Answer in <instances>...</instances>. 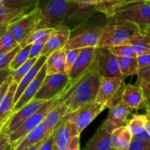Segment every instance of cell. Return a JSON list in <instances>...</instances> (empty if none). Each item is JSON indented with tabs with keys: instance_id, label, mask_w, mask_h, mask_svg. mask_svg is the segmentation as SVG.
I'll list each match as a JSON object with an SVG mask.
<instances>
[{
	"instance_id": "cell-1",
	"label": "cell",
	"mask_w": 150,
	"mask_h": 150,
	"mask_svg": "<svg viewBox=\"0 0 150 150\" xmlns=\"http://www.w3.org/2000/svg\"><path fill=\"white\" fill-rule=\"evenodd\" d=\"M38 7L40 14L35 31L56 29L60 26H67L72 30L99 13L95 5H82L70 0H40Z\"/></svg>"
},
{
	"instance_id": "cell-2",
	"label": "cell",
	"mask_w": 150,
	"mask_h": 150,
	"mask_svg": "<svg viewBox=\"0 0 150 150\" xmlns=\"http://www.w3.org/2000/svg\"><path fill=\"white\" fill-rule=\"evenodd\" d=\"M101 76L97 68L96 60L87 72L70 89L63 92L59 96L54 100L52 106L63 103L66 107L64 117L71 114L89 102L95 100Z\"/></svg>"
},
{
	"instance_id": "cell-3",
	"label": "cell",
	"mask_w": 150,
	"mask_h": 150,
	"mask_svg": "<svg viewBox=\"0 0 150 150\" xmlns=\"http://www.w3.org/2000/svg\"><path fill=\"white\" fill-rule=\"evenodd\" d=\"M106 16L100 13L94 15L70 31V37L64 49H81L97 48L104 27L107 23Z\"/></svg>"
},
{
	"instance_id": "cell-4",
	"label": "cell",
	"mask_w": 150,
	"mask_h": 150,
	"mask_svg": "<svg viewBox=\"0 0 150 150\" xmlns=\"http://www.w3.org/2000/svg\"><path fill=\"white\" fill-rule=\"evenodd\" d=\"M107 18V23L98 43L99 48L110 49L113 47L125 45L132 38L142 32L141 28L134 23L113 18Z\"/></svg>"
},
{
	"instance_id": "cell-5",
	"label": "cell",
	"mask_w": 150,
	"mask_h": 150,
	"mask_svg": "<svg viewBox=\"0 0 150 150\" xmlns=\"http://www.w3.org/2000/svg\"><path fill=\"white\" fill-rule=\"evenodd\" d=\"M106 17L130 21L142 30L150 26V1L122 0Z\"/></svg>"
},
{
	"instance_id": "cell-6",
	"label": "cell",
	"mask_w": 150,
	"mask_h": 150,
	"mask_svg": "<svg viewBox=\"0 0 150 150\" xmlns=\"http://www.w3.org/2000/svg\"><path fill=\"white\" fill-rule=\"evenodd\" d=\"M40 14L39 7H37L20 18L7 25V31L15 40L22 47L26 45V42L31 34L35 31Z\"/></svg>"
},
{
	"instance_id": "cell-7",
	"label": "cell",
	"mask_w": 150,
	"mask_h": 150,
	"mask_svg": "<svg viewBox=\"0 0 150 150\" xmlns=\"http://www.w3.org/2000/svg\"><path fill=\"white\" fill-rule=\"evenodd\" d=\"M107 108H108L107 103H101L94 100L82 105L63 119L73 123L77 128L79 134L81 135L83 130Z\"/></svg>"
},
{
	"instance_id": "cell-8",
	"label": "cell",
	"mask_w": 150,
	"mask_h": 150,
	"mask_svg": "<svg viewBox=\"0 0 150 150\" xmlns=\"http://www.w3.org/2000/svg\"><path fill=\"white\" fill-rule=\"evenodd\" d=\"M70 82L67 73L47 75L34 99L36 100H54L64 91Z\"/></svg>"
},
{
	"instance_id": "cell-9",
	"label": "cell",
	"mask_w": 150,
	"mask_h": 150,
	"mask_svg": "<svg viewBox=\"0 0 150 150\" xmlns=\"http://www.w3.org/2000/svg\"><path fill=\"white\" fill-rule=\"evenodd\" d=\"M54 100L47 101L36 113L31 116L20 127L9 135L10 144L18 145L22 139L43 122L47 114L51 108Z\"/></svg>"
},
{
	"instance_id": "cell-10",
	"label": "cell",
	"mask_w": 150,
	"mask_h": 150,
	"mask_svg": "<svg viewBox=\"0 0 150 150\" xmlns=\"http://www.w3.org/2000/svg\"><path fill=\"white\" fill-rule=\"evenodd\" d=\"M95 60L98 73L103 78H120L122 79L118 59L110 49L106 48H96Z\"/></svg>"
},
{
	"instance_id": "cell-11",
	"label": "cell",
	"mask_w": 150,
	"mask_h": 150,
	"mask_svg": "<svg viewBox=\"0 0 150 150\" xmlns=\"http://www.w3.org/2000/svg\"><path fill=\"white\" fill-rule=\"evenodd\" d=\"M96 48L92 47V48H84L81 49L80 54L73 68L68 74L70 82L64 91L73 86L89 70L95 59Z\"/></svg>"
},
{
	"instance_id": "cell-12",
	"label": "cell",
	"mask_w": 150,
	"mask_h": 150,
	"mask_svg": "<svg viewBox=\"0 0 150 150\" xmlns=\"http://www.w3.org/2000/svg\"><path fill=\"white\" fill-rule=\"evenodd\" d=\"M133 108L122 101L114 106L110 107L108 116L101 127L109 134H111L117 129L125 126Z\"/></svg>"
},
{
	"instance_id": "cell-13",
	"label": "cell",
	"mask_w": 150,
	"mask_h": 150,
	"mask_svg": "<svg viewBox=\"0 0 150 150\" xmlns=\"http://www.w3.org/2000/svg\"><path fill=\"white\" fill-rule=\"evenodd\" d=\"M47 101L36 100L33 99L21 109L15 112L3 128L8 135L18 128L27 119L36 113Z\"/></svg>"
},
{
	"instance_id": "cell-14",
	"label": "cell",
	"mask_w": 150,
	"mask_h": 150,
	"mask_svg": "<svg viewBox=\"0 0 150 150\" xmlns=\"http://www.w3.org/2000/svg\"><path fill=\"white\" fill-rule=\"evenodd\" d=\"M70 29L64 26L56 28L41 52V55L48 57L55 51L63 49L70 37Z\"/></svg>"
},
{
	"instance_id": "cell-15",
	"label": "cell",
	"mask_w": 150,
	"mask_h": 150,
	"mask_svg": "<svg viewBox=\"0 0 150 150\" xmlns=\"http://www.w3.org/2000/svg\"><path fill=\"white\" fill-rule=\"evenodd\" d=\"M79 135L76 125L62 119L60 124L54 130V145L58 150H65L70 141Z\"/></svg>"
},
{
	"instance_id": "cell-16",
	"label": "cell",
	"mask_w": 150,
	"mask_h": 150,
	"mask_svg": "<svg viewBox=\"0 0 150 150\" xmlns=\"http://www.w3.org/2000/svg\"><path fill=\"white\" fill-rule=\"evenodd\" d=\"M46 76V64H45L40 71L39 72L38 76H36V78L31 82L30 84L28 86V87L25 89L23 93L20 97L16 103L14 108H13V114L21 109L22 107L26 105V104L30 103L34 99L36 94L39 91L41 85L43 83Z\"/></svg>"
},
{
	"instance_id": "cell-17",
	"label": "cell",
	"mask_w": 150,
	"mask_h": 150,
	"mask_svg": "<svg viewBox=\"0 0 150 150\" xmlns=\"http://www.w3.org/2000/svg\"><path fill=\"white\" fill-rule=\"evenodd\" d=\"M122 79L120 78L101 77L99 90L95 101L101 103H107L111 100L115 94L123 83Z\"/></svg>"
},
{
	"instance_id": "cell-18",
	"label": "cell",
	"mask_w": 150,
	"mask_h": 150,
	"mask_svg": "<svg viewBox=\"0 0 150 150\" xmlns=\"http://www.w3.org/2000/svg\"><path fill=\"white\" fill-rule=\"evenodd\" d=\"M18 83L13 82L4 100L0 105V131L13 114V108L15 105L14 99Z\"/></svg>"
},
{
	"instance_id": "cell-19",
	"label": "cell",
	"mask_w": 150,
	"mask_h": 150,
	"mask_svg": "<svg viewBox=\"0 0 150 150\" xmlns=\"http://www.w3.org/2000/svg\"><path fill=\"white\" fill-rule=\"evenodd\" d=\"M122 102L133 109L145 107V100L142 87L127 84L125 88Z\"/></svg>"
},
{
	"instance_id": "cell-20",
	"label": "cell",
	"mask_w": 150,
	"mask_h": 150,
	"mask_svg": "<svg viewBox=\"0 0 150 150\" xmlns=\"http://www.w3.org/2000/svg\"><path fill=\"white\" fill-rule=\"evenodd\" d=\"M47 59H48L47 57L41 55L40 57L38 59V60H37L35 64L33 65V67L31 68V70L28 72L27 74L22 79V80L21 81L20 83L18 84L17 90H16L14 99L15 104H16V103L20 97L21 96L22 94L23 93L25 89H26V88L28 87V86L30 84L31 82H32V81L36 78V76H38V74L39 73V72L40 71L42 67H43L44 64L46 63Z\"/></svg>"
},
{
	"instance_id": "cell-21",
	"label": "cell",
	"mask_w": 150,
	"mask_h": 150,
	"mask_svg": "<svg viewBox=\"0 0 150 150\" xmlns=\"http://www.w3.org/2000/svg\"><path fill=\"white\" fill-rule=\"evenodd\" d=\"M83 150H114L111 146V134L100 127L87 142Z\"/></svg>"
},
{
	"instance_id": "cell-22",
	"label": "cell",
	"mask_w": 150,
	"mask_h": 150,
	"mask_svg": "<svg viewBox=\"0 0 150 150\" xmlns=\"http://www.w3.org/2000/svg\"><path fill=\"white\" fill-rule=\"evenodd\" d=\"M65 49L64 48L50 55L45 63L47 75L65 73Z\"/></svg>"
},
{
	"instance_id": "cell-23",
	"label": "cell",
	"mask_w": 150,
	"mask_h": 150,
	"mask_svg": "<svg viewBox=\"0 0 150 150\" xmlns=\"http://www.w3.org/2000/svg\"><path fill=\"white\" fill-rule=\"evenodd\" d=\"M66 107L63 103L51 107L42 122L50 133H53L57 129L62 119L64 117Z\"/></svg>"
},
{
	"instance_id": "cell-24",
	"label": "cell",
	"mask_w": 150,
	"mask_h": 150,
	"mask_svg": "<svg viewBox=\"0 0 150 150\" xmlns=\"http://www.w3.org/2000/svg\"><path fill=\"white\" fill-rule=\"evenodd\" d=\"M111 136V146L114 150H125L133 139V135L126 125L113 132Z\"/></svg>"
},
{
	"instance_id": "cell-25",
	"label": "cell",
	"mask_w": 150,
	"mask_h": 150,
	"mask_svg": "<svg viewBox=\"0 0 150 150\" xmlns=\"http://www.w3.org/2000/svg\"><path fill=\"white\" fill-rule=\"evenodd\" d=\"M50 134L51 133L48 131L44 123L42 122L38 127H35L34 130H32L30 133H28L22 139V141L19 143V144L24 149H28L32 147V146H33L34 145L36 144L39 143L40 142L43 140Z\"/></svg>"
},
{
	"instance_id": "cell-26",
	"label": "cell",
	"mask_w": 150,
	"mask_h": 150,
	"mask_svg": "<svg viewBox=\"0 0 150 150\" xmlns=\"http://www.w3.org/2000/svg\"><path fill=\"white\" fill-rule=\"evenodd\" d=\"M31 10L25 9L10 8L3 4H0V27L7 26L14 21L20 18L30 12Z\"/></svg>"
},
{
	"instance_id": "cell-27",
	"label": "cell",
	"mask_w": 150,
	"mask_h": 150,
	"mask_svg": "<svg viewBox=\"0 0 150 150\" xmlns=\"http://www.w3.org/2000/svg\"><path fill=\"white\" fill-rule=\"evenodd\" d=\"M117 59L123 81L128 76L137 74L139 70L137 58L117 57Z\"/></svg>"
},
{
	"instance_id": "cell-28",
	"label": "cell",
	"mask_w": 150,
	"mask_h": 150,
	"mask_svg": "<svg viewBox=\"0 0 150 150\" xmlns=\"http://www.w3.org/2000/svg\"><path fill=\"white\" fill-rule=\"evenodd\" d=\"M149 120L147 115H134L126 122V126L133 136L138 135L145 131V125Z\"/></svg>"
},
{
	"instance_id": "cell-29",
	"label": "cell",
	"mask_w": 150,
	"mask_h": 150,
	"mask_svg": "<svg viewBox=\"0 0 150 150\" xmlns=\"http://www.w3.org/2000/svg\"><path fill=\"white\" fill-rule=\"evenodd\" d=\"M31 47H32V44L25 45L24 47H22L19 50V51L16 54L10 63V67H9V70L10 71H16L29 59Z\"/></svg>"
},
{
	"instance_id": "cell-30",
	"label": "cell",
	"mask_w": 150,
	"mask_h": 150,
	"mask_svg": "<svg viewBox=\"0 0 150 150\" xmlns=\"http://www.w3.org/2000/svg\"><path fill=\"white\" fill-rule=\"evenodd\" d=\"M40 0H3L2 4L10 8L32 10L38 7Z\"/></svg>"
},
{
	"instance_id": "cell-31",
	"label": "cell",
	"mask_w": 150,
	"mask_h": 150,
	"mask_svg": "<svg viewBox=\"0 0 150 150\" xmlns=\"http://www.w3.org/2000/svg\"><path fill=\"white\" fill-rule=\"evenodd\" d=\"M38 58L29 59L18 70H16V71H11V75L13 76V82L18 84L22 80V79L27 74L28 72L33 67V65L35 64V62H36Z\"/></svg>"
},
{
	"instance_id": "cell-32",
	"label": "cell",
	"mask_w": 150,
	"mask_h": 150,
	"mask_svg": "<svg viewBox=\"0 0 150 150\" xmlns=\"http://www.w3.org/2000/svg\"><path fill=\"white\" fill-rule=\"evenodd\" d=\"M18 45L11 34L7 31L4 36L0 39V55L10 52Z\"/></svg>"
},
{
	"instance_id": "cell-33",
	"label": "cell",
	"mask_w": 150,
	"mask_h": 150,
	"mask_svg": "<svg viewBox=\"0 0 150 150\" xmlns=\"http://www.w3.org/2000/svg\"><path fill=\"white\" fill-rule=\"evenodd\" d=\"M125 45H136L150 49V35L142 32L139 35L132 38Z\"/></svg>"
},
{
	"instance_id": "cell-34",
	"label": "cell",
	"mask_w": 150,
	"mask_h": 150,
	"mask_svg": "<svg viewBox=\"0 0 150 150\" xmlns=\"http://www.w3.org/2000/svg\"><path fill=\"white\" fill-rule=\"evenodd\" d=\"M122 1V0H100V2L95 5V8L98 13L107 16L111 10Z\"/></svg>"
},
{
	"instance_id": "cell-35",
	"label": "cell",
	"mask_w": 150,
	"mask_h": 150,
	"mask_svg": "<svg viewBox=\"0 0 150 150\" xmlns=\"http://www.w3.org/2000/svg\"><path fill=\"white\" fill-rule=\"evenodd\" d=\"M21 48L22 45H18L16 48L10 51V52L0 55V73L3 70H8L12 60L13 59L15 56L16 55V54L18 52L19 50Z\"/></svg>"
},
{
	"instance_id": "cell-36",
	"label": "cell",
	"mask_w": 150,
	"mask_h": 150,
	"mask_svg": "<svg viewBox=\"0 0 150 150\" xmlns=\"http://www.w3.org/2000/svg\"><path fill=\"white\" fill-rule=\"evenodd\" d=\"M110 51L117 57L137 58V55L135 53L133 46L130 45H121L113 47L110 48Z\"/></svg>"
},
{
	"instance_id": "cell-37",
	"label": "cell",
	"mask_w": 150,
	"mask_h": 150,
	"mask_svg": "<svg viewBox=\"0 0 150 150\" xmlns=\"http://www.w3.org/2000/svg\"><path fill=\"white\" fill-rule=\"evenodd\" d=\"M80 52L81 49L65 50V73L67 75L70 73V70L73 68Z\"/></svg>"
},
{
	"instance_id": "cell-38",
	"label": "cell",
	"mask_w": 150,
	"mask_h": 150,
	"mask_svg": "<svg viewBox=\"0 0 150 150\" xmlns=\"http://www.w3.org/2000/svg\"><path fill=\"white\" fill-rule=\"evenodd\" d=\"M136 75L137 80L134 86L141 87L142 85L150 83V65L139 69Z\"/></svg>"
},
{
	"instance_id": "cell-39",
	"label": "cell",
	"mask_w": 150,
	"mask_h": 150,
	"mask_svg": "<svg viewBox=\"0 0 150 150\" xmlns=\"http://www.w3.org/2000/svg\"><path fill=\"white\" fill-rule=\"evenodd\" d=\"M54 29H42L35 31V32H33L31 34V35L27 39L26 42V45L33 44L35 41L39 40L40 38H42V37L45 36V35H48V34L52 33Z\"/></svg>"
},
{
	"instance_id": "cell-40",
	"label": "cell",
	"mask_w": 150,
	"mask_h": 150,
	"mask_svg": "<svg viewBox=\"0 0 150 150\" xmlns=\"http://www.w3.org/2000/svg\"><path fill=\"white\" fill-rule=\"evenodd\" d=\"M125 150H150V141L132 139L130 146Z\"/></svg>"
},
{
	"instance_id": "cell-41",
	"label": "cell",
	"mask_w": 150,
	"mask_h": 150,
	"mask_svg": "<svg viewBox=\"0 0 150 150\" xmlns=\"http://www.w3.org/2000/svg\"><path fill=\"white\" fill-rule=\"evenodd\" d=\"M13 82V76L11 75V72L10 74L8 75L4 81L1 84V87H0V105L1 104L2 101L4 100V98H5L6 95H7V92L9 90V88L11 86V84Z\"/></svg>"
},
{
	"instance_id": "cell-42",
	"label": "cell",
	"mask_w": 150,
	"mask_h": 150,
	"mask_svg": "<svg viewBox=\"0 0 150 150\" xmlns=\"http://www.w3.org/2000/svg\"><path fill=\"white\" fill-rule=\"evenodd\" d=\"M54 146V131L46 138L39 150H53Z\"/></svg>"
},
{
	"instance_id": "cell-43",
	"label": "cell",
	"mask_w": 150,
	"mask_h": 150,
	"mask_svg": "<svg viewBox=\"0 0 150 150\" xmlns=\"http://www.w3.org/2000/svg\"><path fill=\"white\" fill-rule=\"evenodd\" d=\"M44 48V45L40 44H32L31 47L30 54H29V59L38 58L41 56V52Z\"/></svg>"
},
{
	"instance_id": "cell-44",
	"label": "cell",
	"mask_w": 150,
	"mask_h": 150,
	"mask_svg": "<svg viewBox=\"0 0 150 150\" xmlns=\"http://www.w3.org/2000/svg\"><path fill=\"white\" fill-rule=\"evenodd\" d=\"M9 135L6 133L4 128L0 131V150H5L10 145Z\"/></svg>"
},
{
	"instance_id": "cell-45",
	"label": "cell",
	"mask_w": 150,
	"mask_h": 150,
	"mask_svg": "<svg viewBox=\"0 0 150 150\" xmlns=\"http://www.w3.org/2000/svg\"><path fill=\"white\" fill-rule=\"evenodd\" d=\"M65 150H81L80 149V136H76L70 141Z\"/></svg>"
},
{
	"instance_id": "cell-46",
	"label": "cell",
	"mask_w": 150,
	"mask_h": 150,
	"mask_svg": "<svg viewBox=\"0 0 150 150\" xmlns=\"http://www.w3.org/2000/svg\"><path fill=\"white\" fill-rule=\"evenodd\" d=\"M137 60L139 69L149 66L150 65V54H146V55L138 57Z\"/></svg>"
},
{
	"instance_id": "cell-47",
	"label": "cell",
	"mask_w": 150,
	"mask_h": 150,
	"mask_svg": "<svg viewBox=\"0 0 150 150\" xmlns=\"http://www.w3.org/2000/svg\"><path fill=\"white\" fill-rule=\"evenodd\" d=\"M132 46H133L135 53L137 55V57H140V56L146 55V54H150V49L143 48V47L136 46V45H132Z\"/></svg>"
},
{
	"instance_id": "cell-48",
	"label": "cell",
	"mask_w": 150,
	"mask_h": 150,
	"mask_svg": "<svg viewBox=\"0 0 150 150\" xmlns=\"http://www.w3.org/2000/svg\"><path fill=\"white\" fill-rule=\"evenodd\" d=\"M100 0H73V1H76L78 4L86 6L97 5L100 2Z\"/></svg>"
},
{
	"instance_id": "cell-49",
	"label": "cell",
	"mask_w": 150,
	"mask_h": 150,
	"mask_svg": "<svg viewBox=\"0 0 150 150\" xmlns=\"http://www.w3.org/2000/svg\"><path fill=\"white\" fill-rule=\"evenodd\" d=\"M133 139H136V140H140V141H150V136L147 133V132L145 130V131H144L143 133H141L138 135L133 136Z\"/></svg>"
},
{
	"instance_id": "cell-50",
	"label": "cell",
	"mask_w": 150,
	"mask_h": 150,
	"mask_svg": "<svg viewBox=\"0 0 150 150\" xmlns=\"http://www.w3.org/2000/svg\"><path fill=\"white\" fill-rule=\"evenodd\" d=\"M141 87H142V91H143L145 101L146 100L150 99V83L142 85Z\"/></svg>"
},
{
	"instance_id": "cell-51",
	"label": "cell",
	"mask_w": 150,
	"mask_h": 150,
	"mask_svg": "<svg viewBox=\"0 0 150 150\" xmlns=\"http://www.w3.org/2000/svg\"><path fill=\"white\" fill-rule=\"evenodd\" d=\"M10 70H3L0 73V87H1V84L3 83V82L4 81V80L6 79V78L8 76V75L10 73Z\"/></svg>"
},
{
	"instance_id": "cell-52",
	"label": "cell",
	"mask_w": 150,
	"mask_h": 150,
	"mask_svg": "<svg viewBox=\"0 0 150 150\" xmlns=\"http://www.w3.org/2000/svg\"><path fill=\"white\" fill-rule=\"evenodd\" d=\"M48 136H47V137H48ZM46 138H45V139H44L43 140L41 141V142H40L39 143H38V144H35V145H34L33 146H32V147H30V148H29V149H28L27 150H39L40 147L41 145L42 144V143H43V142H44V141H45V139H46Z\"/></svg>"
},
{
	"instance_id": "cell-53",
	"label": "cell",
	"mask_w": 150,
	"mask_h": 150,
	"mask_svg": "<svg viewBox=\"0 0 150 150\" xmlns=\"http://www.w3.org/2000/svg\"><path fill=\"white\" fill-rule=\"evenodd\" d=\"M7 26H4L0 27V39L4 36V35L7 32Z\"/></svg>"
},
{
	"instance_id": "cell-54",
	"label": "cell",
	"mask_w": 150,
	"mask_h": 150,
	"mask_svg": "<svg viewBox=\"0 0 150 150\" xmlns=\"http://www.w3.org/2000/svg\"><path fill=\"white\" fill-rule=\"evenodd\" d=\"M145 130L147 132V133L150 136V120H148V121L146 122V125H145Z\"/></svg>"
},
{
	"instance_id": "cell-55",
	"label": "cell",
	"mask_w": 150,
	"mask_h": 150,
	"mask_svg": "<svg viewBox=\"0 0 150 150\" xmlns=\"http://www.w3.org/2000/svg\"><path fill=\"white\" fill-rule=\"evenodd\" d=\"M142 32H144V33L149 34L150 35V26H148V27H145L144 29H143L142 30Z\"/></svg>"
},
{
	"instance_id": "cell-56",
	"label": "cell",
	"mask_w": 150,
	"mask_h": 150,
	"mask_svg": "<svg viewBox=\"0 0 150 150\" xmlns=\"http://www.w3.org/2000/svg\"><path fill=\"white\" fill-rule=\"evenodd\" d=\"M18 145H16V144H10L8 147H7L5 150H13Z\"/></svg>"
},
{
	"instance_id": "cell-57",
	"label": "cell",
	"mask_w": 150,
	"mask_h": 150,
	"mask_svg": "<svg viewBox=\"0 0 150 150\" xmlns=\"http://www.w3.org/2000/svg\"><path fill=\"white\" fill-rule=\"evenodd\" d=\"M13 150H27V149H24L23 147H22V146L18 144V146H16V147Z\"/></svg>"
},
{
	"instance_id": "cell-58",
	"label": "cell",
	"mask_w": 150,
	"mask_h": 150,
	"mask_svg": "<svg viewBox=\"0 0 150 150\" xmlns=\"http://www.w3.org/2000/svg\"><path fill=\"white\" fill-rule=\"evenodd\" d=\"M148 107H150V99L145 101V108H148Z\"/></svg>"
},
{
	"instance_id": "cell-59",
	"label": "cell",
	"mask_w": 150,
	"mask_h": 150,
	"mask_svg": "<svg viewBox=\"0 0 150 150\" xmlns=\"http://www.w3.org/2000/svg\"><path fill=\"white\" fill-rule=\"evenodd\" d=\"M146 115H147L149 120H150V107L146 108Z\"/></svg>"
},
{
	"instance_id": "cell-60",
	"label": "cell",
	"mask_w": 150,
	"mask_h": 150,
	"mask_svg": "<svg viewBox=\"0 0 150 150\" xmlns=\"http://www.w3.org/2000/svg\"><path fill=\"white\" fill-rule=\"evenodd\" d=\"M53 150H58V149H57V146H56L55 145H54V149H53Z\"/></svg>"
},
{
	"instance_id": "cell-61",
	"label": "cell",
	"mask_w": 150,
	"mask_h": 150,
	"mask_svg": "<svg viewBox=\"0 0 150 150\" xmlns=\"http://www.w3.org/2000/svg\"><path fill=\"white\" fill-rule=\"evenodd\" d=\"M2 1H3V0H0V4H2Z\"/></svg>"
},
{
	"instance_id": "cell-62",
	"label": "cell",
	"mask_w": 150,
	"mask_h": 150,
	"mask_svg": "<svg viewBox=\"0 0 150 150\" xmlns=\"http://www.w3.org/2000/svg\"><path fill=\"white\" fill-rule=\"evenodd\" d=\"M70 1H73V0H70Z\"/></svg>"
},
{
	"instance_id": "cell-63",
	"label": "cell",
	"mask_w": 150,
	"mask_h": 150,
	"mask_svg": "<svg viewBox=\"0 0 150 150\" xmlns=\"http://www.w3.org/2000/svg\"><path fill=\"white\" fill-rule=\"evenodd\" d=\"M148 1H150V0H148Z\"/></svg>"
}]
</instances>
